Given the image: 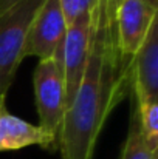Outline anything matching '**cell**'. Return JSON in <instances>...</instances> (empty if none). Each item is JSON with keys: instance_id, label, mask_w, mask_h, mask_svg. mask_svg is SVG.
Returning <instances> with one entry per match:
<instances>
[{"instance_id": "cell-8", "label": "cell", "mask_w": 158, "mask_h": 159, "mask_svg": "<svg viewBox=\"0 0 158 159\" xmlns=\"http://www.w3.org/2000/svg\"><path fill=\"white\" fill-rule=\"evenodd\" d=\"M5 99L6 98H0V152L20 150L30 145L57 150L54 141L37 125L11 114L6 108Z\"/></svg>"}, {"instance_id": "cell-7", "label": "cell", "mask_w": 158, "mask_h": 159, "mask_svg": "<svg viewBox=\"0 0 158 159\" xmlns=\"http://www.w3.org/2000/svg\"><path fill=\"white\" fill-rule=\"evenodd\" d=\"M130 93L136 105L158 101V17L130 60Z\"/></svg>"}, {"instance_id": "cell-11", "label": "cell", "mask_w": 158, "mask_h": 159, "mask_svg": "<svg viewBox=\"0 0 158 159\" xmlns=\"http://www.w3.org/2000/svg\"><path fill=\"white\" fill-rule=\"evenodd\" d=\"M59 3H60V9H62L65 23L68 26L74 20H78L84 16H90L93 12L98 0H59Z\"/></svg>"}, {"instance_id": "cell-2", "label": "cell", "mask_w": 158, "mask_h": 159, "mask_svg": "<svg viewBox=\"0 0 158 159\" xmlns=\"http://www.w3.org/2000/svg\"><path fill=\"white\" fill-rule=\"evenodd\" d=\"M45 0H20L0 14V98H6L23 57L33 19Z\"/></svg>"}, {"instance_id": "cell-10", "label": "cell", "mask_w": 158, "mask_h": 159, "mask_svg": "<svg viewBox=\"0 0 158 159\" xmlns=\"http://www.w3.org/2000/svg\"><path fill=\"white\" fill-rule=\"evenodd\" d=\"M135 104V102H133ZM140 130L152 153H158V101L136 105Z\"/></svg>"}, {"instance_id": "cell-3", "label": "cell", "mask_w": 158, "mask_h": 159, "mask_svg": "<svg viewBox=\"0 0 158 159\" xmlns=\"http://www.w3.org/2000/svg\"><path fill=\"white\" fill-rule=\"evenodd\" d=\"M39 128L47 133L57 147L60 125L65 113V90L60 68L53 57L39 60L33 74Z\"/></svg>"}, {"instance_id": "cell-5", "label": "cell", "mask_w": 158, "mask_h": 159, "mask_svg": "<svg viewBox=\"0 0 158 159\" xmlns=\"http://www.w3.org/2000/svg\"><path fill=\"white\" fill-rule=\"evenodd\" d=\"M92 20L93 12L90 16H84L74 20L67 26V33L60 48V70L65 90V110L71 104L87 68L90 54Z\"/></svg>"}, {"instance_id": "cell-4", "label": "cell", "mask_w": 158, "mask_h": 159, "mask_svg": "<svg viewBox=\"0 0 158 159\" xmlns=\"http://www.w3.org/2000/svg\"><path fill=\"white\" fill-rule=\"evenodd\" d=\"M157 17L158 0H116L113 11L116 45L127 65H130Z\"/></svg>"}, {"instance_id": "cell-12", "label": "cell", "mask_w": 158, "mask_h": 159, "mask_svg": "<svg viewBox=\"0 0 158 159\" xmlns=\"http://www.w3.org/2000/svg\"><path fill=\"white\" fill-rule=\"evenodd\" d=\"M20 0H0V14H3L5 11H8L9 8H12L14 5H17Z\"/></svg>"}, {"instance_id": "cell-1", "label": "cell", "mask_w": 158, "mask_h": 159, "mask_svg": "<svg viewBox=\"0 0 158 159\" xmlns=\"http://www.w3.org/2000/svg\"><path fill=\"white\" fill-rule=\"evenodd\" d=\"M113 11L115 5L105 2L93 9L87 68L64 113L57 139L62 159H93L108 114L130 91V65L118 51Z\"/></svg>"}, {"instance_id": "cell-9", "label": "cell", "mask_w": 158, "mask_h": 159, "mask_svg": "<svg viewBox=\"0 0 158 159\" xmlns=\"http://www.w3.org/2000/svg\"><path fill=\"white\" fill-rule=\"evenodd\" d=\"M121 159H158V153H152L141 134L140 130V119L135 104L132 105L130 111V122L129 131L126 136V142L122 147Z\"/></svg>"}, {"instance_id": "cell-13", "label": "cell", "mask_w": 158, "mask_h": 159, "mask_svg": "<svg viewBox=\"0 0 158 159\" xmlns=\"http://www.w3.org/2000/svg\"><path fill=\"white\" fill-rule=\"evenodd\" d=\"M98 2H105V3H113V5L116 3V0H98Z\"/></svg>"}, {"instance_id": "cell-6", "label": "cell", "mask_w": 158, "mask_h": 159, "mask_svg": "<svg viewBox=\"0 0 158 159\" xmlns=\"http://www.w3.org/2000/svg\"><path fill=\"white\" fill-rule=\"evenodd\" d=\"M65 33L67 23L59 0H45L30 25L23 57L34 56L39 60L54 57L56 51L64 43Z\"/></svg>"}]
</instances>
